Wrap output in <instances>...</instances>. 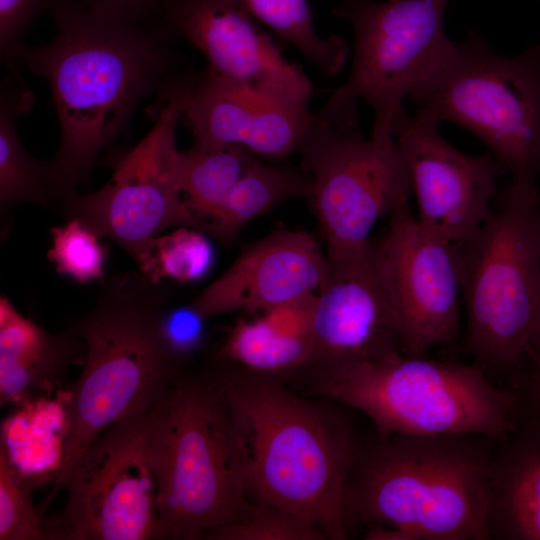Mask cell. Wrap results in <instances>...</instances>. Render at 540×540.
Segmentation results:
<instances>
[{
	"mask_svg": "<svg viewBox=\"0 0 540 540\" xmlns=\"http://www.w3.org/2000/svg\"><path fill=\"white\" fill-rule=\"evenodd\" d=\"M297 150L311 180L308 200L326 240L328 262L366 253L376 223L409 205L413 196L394 135L365 139L357 126L313 118Z\"/></svg>",
	"mask_w": 540,
	"mask_h": 540,
	"instance_id": "obj_10",
	"label": "cell"
},
{
	"mask_svg": "<svg viewBox=\"0 0 540 540\" xmlns=\"http://www.w3.org/2000/svg\"><path fill=\"white\" fill-rule=\"evenodd\" d=\"M205 232L180 226L156 237L136 263L152 282L172 279L184 283L201 279L211 268L214 252Z\"/></svg>",
	"mask_w": 540,
	"mask_h": 540,
	"instance_id": "obj_26",
	"label": "cell"
},
{
	"mask_svg": "<svg viewBox=\"0 0 540 540\" xmlns=\"http://www.w3.org/2000/svg\"><path fill=\"white\" fill-rule=\"evenodd\" d=\"M535 370H536L535 380L537 382V392H538L539 399H540V364L535 365Z\"/></svg>",
	"mask_w": 540,
	"mask_h": 540,
	"instance_id": "obj_34",
	"label": "cell"
},
{
	"mask_svg": "<svg viewBox=\"0 0 540 540\" xmlns=\"http://www.w3.org/2000/svg\"><path fill=\"white\" fill-rule=\"evenodd\" d=\"M151 413L114 422L80 454L63 481L66 505L47 528L51 539H157V487L148 452Z\"/></svg>",
	"mask_w": 540,
	"mask_h": 540,
	"instance_id": "obj_12",
	"label": "cell"
},
{
	"mask_svg": "<svg viewBox=\"0 0 540 540\" xmlns=\"http://www.w3.org/2000/svg\"><path fill=\"white\" fill-rule=\"evenodd\" d=\"M51 539L31 498L28 481L15 467L10 451L0 444V540Z\"/></svg>",
	"mask_w": 540,
	"mask_h": 540,
	"instance_id": "obj_28",
	"label": "cell"
},
{
	"mask_svg": "<svg viewBox=\"0 0 540 540\" xmlns=\"http://www.w3.org/2000/svg\"><path fill=\"white\" fill-rule=\"evenodd\" d=\"M235 145L193 141L179 152V181L189 210L206 228L220 212L231 190L255 159Z\"/></svg>",
	"mask_w": 540,
	"mask_h": 540,
	"instance_id": "obj_23",
	"label": "cell"
},
{
	"mask_svg": "<svg viewBox=\"0 0 540 540\" xmlns=\"http://www.w3.org/2000/svg\"><path fill=\"white\" fill-rule=\"evenodd\" d=\"M169 296L162 281L118 273L72 326L84 342L85 356L66 410L49 500L97 436L122 418L151 412L180 373L181 360L163 331Z\"/></svg>",
	"mask_w": 540,
	"mask_h": 540,
	"instance_id": "obj_3",
	"label": "cell"
},
{
	"mask_svg": "<svg viewBox=\"0 0 540 540\" xmlns=\"http://www.w3.org/2000/svg\"><path fill=\"white\" fill-rule=\"evenodd\" d=\"M317 368L318 393L364 413L381 438L502 437L514 428V396L491 382L477 364L394 349Z\"/></svg>",
	"mask_w": 540,
	"mask_h": 540,
	"instance_id": "obj_6",
	"label": "cell"
},
{
	"mask_svg": "<svg viewBox=\"0 0 540 540\" xmlns=\"http://www.w3.org/2000/svg\"><path fill=\"white\" fill-rule=\"evenodd\" d=\"M440 124L403 108L393 135L406 162L418 221L431 232L457 243L491 216L503 168L490 153L470 155L451 145Z\"/></svg>",
	"mask_w": 540,
	"mask_h": 540,
	"instance_id": "obj_14",
	"label": "cell"
},
{
	"mask_svg": "<svg viewBox=\"0 0 540 540\" xmlns=\"http://www.w3.org/2000/svg\"><path fill=\"white\" fill-rule=\"evenodd\" d=\"M257 23L268 28L298 50L318 71L333 77L343 68L349 54L346 41L321 36L315 29L307 0H233Z\"/></svg>",
	"mask_w": 540,
	"mask_h": 540,
	"instance_id": "obj_24",
	"label": "cell"
},
{
	"mask_svg": "<svg viewBox=\"0 0 540 540\" xmlns=\"http://www.w3.org/2000/svg\"><path fill=\"white\" fill-rule=\"evenodd\" d=\"M494 468L493 534L501 526L510 536L540 540V453Z\"/></svg>",
	"mask_w": 540,
	"mask_h": 540,
	"instance_id": "obj_25",
	"label": "cell"
},
{
	"mask_svg": "<svg viewBox=\"0 0 540 540\" xmlns=\"http://www.w3.org/2000/svg\"><path fill=\"white\" fill-rule=\"evenodd\" d=\"M374 259L400 350L425 356L460 331L461 283L454 244L428 230L406 205L389 216Z\"/></svg>",
	"mask_w": 540,
	"mask_h": 540,
	"instance_id": "obj_13",
	"label": "cell"
},
{
	"mask_svg": "<svg viewBox=\"0 0 540 540\" xmlns=\"http://www.w3.org/2000/svg\"><path fill=\"white\" fill-rule=\"evenodd\" d=\"M216 379L240 437L248 493L302 516L327 539H345L354 457L347 425L269 378L224 373Z\"/></svg>",
	"mask_w": 540,
	"mask_h": 540,
	"instance_id": "obj_2",
	"label": "cell"
},
{
	"mask_svg": "<svg viewBox=\"0 0 540 540\" xmlns=\"http://www.w3.org/2000/svg\"><path fill=\"white\" fill-rule=\"evenodd\" d=\"M204 321L189 304L179 309L166 310L163 318L164 335L180 360L199 343Z\"/></svg>",
	"mask_w": 540,
	"mask_h": 540,
	"instance_id": "obj_31",
	"label": "cell"
},
{
	"mask_svg": "<svg viewBox=\"0 0 540 540\" xmlns=\"http://www.w3.org/2000/svg\"><path fill=\"white\" fill-rule=\"evenodd\" d=\"M33 103L22 69L7 70L0 88V212L4 218L21 203L51 206L49 161L30 155L17 134V120Z\"/></svg>",
	"mask_w": 540,
	"mask_h": 540,
	"instance_id": "obj_20",
	"label": "cell"
},
{
	"mask_svg": "<svg viewBox=\"0 0 540 540\" xmlns=\"http://www.w3.org/2000/svg\"><path fill=\"white\" fill-rule=\"evenodd\" d=\"M473 435L392 436L354 457L346 513L408 540H484L493 534L494 464Z\"/></svg>",
	"mask_w": 540,
	"mask_h": 540,
	"instance_id": "obj_4",
	"label": "cell"
},
{
	"mask_svg": "<svg viewBox=\"0 0 540 540\" xmlns=\"http://www.w3.org/2000/svg\"><path fill=\"white\" fill-rule=\"evenodd\" d=\"M416 114L461 126L479 139L512 181L540 175V43L496 53L470 31L442 68L410 97Z\"/></svg>",
	"mask_w": 540,
	"mask_h": 540,
	"instance_id": "obj_8",
	"label": "cell"
},
{
	"mask_svg": "<svg viewBox=\"0 0 540 540\" xmlns=\"http://www.w3.org/2000/svg\"><path fill=\"white\" fill-rule=\"evenodd\" d=\"M327 264L312 304L311 364L350 362L400 350L373 243L359 257Z\"/></svg>",
	"mask_w": 540,
	"mask_h": 540,
	"instance_id": "obj_18",
	"label": "cell"
},
{
	"mask_svg": "<svg viewBox=\"0 0 540 540\" xmlns=\"http://www.w3.org/2000/svg\"><path fill=\"white\" fill-rule=\"evenodd\" d=\"M174 98L193 141L239 146L256 158L284 161L311 125L310 107L277 100L210 68L179 71L156 95Z\"/></svg>",
	"mask_w": 540,
	"mask_h": 540,
	"instance_id": "obj_15",
	"label": "cell"
},
{
	"mask_svg": "<svg viewBox=\"0 0 540 540\" xmlns=\"http://www.w3.org/2000/svg\"><path fill=\"white\" fill-rule=\"evenodd\" d=\"M447 2L341 0L333 14L352 27V68L314 118L357 125V103L363 100L375 114L372 134L393 135L404 99L436 75L455 47L443 27Z\"/></svg>",
	"mask_w": 540,
	"mask_h": 540,
	"instance_id": "obj_9",
	"label": "cell"
},
{
	"mask_svg": "<svg viewBox=\"0 0 540 540\" xmlns=\"http://www.w3.org/2000/svg\"><path fill=\"white\" fill-rule=\"evenodd\" d=\"M108 11L133 21L155 18L157 0H94Z\"/></svg>",
	"mask_w": 540,
	"mask_h": 540,
	"instance_id": "obj_32",
	"label": "cell"
},
{
	"mask_svg": "<svg viewBox=\"0 0 540 540\" xmlns=\"http://www.w3.org/2000/svg\"><path fill=\"white\" fill-rule=\"evenodd\" d=\"M219 355L260 375L284 372L311 364L312 336L295 313L276 308L237 321Z\"/></svg>",
	"mask_w": 540,
	"mask_h": 540,
	"instance_id": "obj_21",
	"label": "cell"
},
{
	"mask_svg": "<svg viewBox=\"0 0 540 540\" xmlns=\"http://www.w3.org/2000/svg\"><path fill=\"white\" fill-rule=\"evenodd\" d=\"M55 37L26 45L21 64L49 84L60 141L49 160L51 206L89 180L100 154L129 132L137 106L183 69L177 34L157 18L120 17L94 0H58Z\"/></svg>",
	"mask_w": 540,
	"mask_h": 540,
	"instance_id": "obj_1",
	"label": "cell"
},
{
	"mask_svg": "<svg viewBox=\"0 0 540 540\" xmlns=\"http://www.w3.org/2000/svg\"><path fill=\"white\" fill-rule=\"evenodd\" d=\"M527 357L531 358L534 365L540 364V287L535 324L527 352Z\"/></svg>",
	"mask_w": 540,
	"mask_h": 540,
	"instance_id": "obj_33",
	"label": "cell"
},
{
	"mask_svg": "<svg viewBox=\"0 0 540 540\" xmlns=\"http://www.w3.org/2000/svg\"><path fill=\"white\" fill-rule=\"evenodd\" d=\"M213 540H323L326 535L302 516L281 506L245 502L229 523L208 531Z\"/></svg>",
	"mask_w": 540,
	"mask_h": 540,
	"instance_id": "obj_27",
	"label": "cell"
},
{
	"mask_svg": "<svg viewBox=\"0 0 540 540\" xmlns=\"http://www.w3.org/2000/svg\"><path fill=\"white\" fill-rule=\"evenodd\" d=\"M154 125L113 161L110 180L99 190L76 189L55 204L67 220H77L100 238H109L137 263L148 245L170 228L202 224L187 207L179 181L176 129L182 109L174 98L149 109Z\"/></svg>",
	"mask_w": 540,
	"mask_h": 540,
	"instance_id": "obj_11",
	"label": "cell"
},
{
	"mask_svg": "<svg viewBox=\"0 0 540 540\" xmlns=\"http://www.w3.org/2000/svg\"><path fill=\"white\" fill-rule=\"evenodd\" d=\"M157 539L190 540L231 522L247 501L240 437L216 376L174 379L152 410Z\"/></svg>",
	"mask_w": 540,
	"mask_h": 540,
	"instance_id": "obj_5",
	"label": "cell"
},
{
	"mask_svg": "<svg viewBox=\"0 0 540 540\" xmlns=\"http://www.w3.org/2000/svg\"><path fill=\"white\" fill-rule=\"evenodd\" d=\"M100 237L77 220L51 229L50 261L56 270L79 283L103 280L106 250Z\"/></svg>",
	"mask_w": 540,
	"mask_h": 540,
	"instance_id": "obj_29",
	"label": "cell"
},
{
	"mask_svg": "<svg viewBox=\"0 0 540 540\" xmlns=\"http://www.w3.org/2000/svg\"><path fill=\"white\" fill-rule=\"evenodd\" d=\"M155 18L198 49L215 73L309 107L314 93L310 79L233 0H157Z\"/></svg>",
	"mask_w": 540,
	"mask_h": 540,
	"instance_id": "obj_16",
	"label": "cell"
},
{
	"mask_svg": "<svg viewBox=\"0 0 540 540\" xmlns=\"http://www.w3.org/2000/svg\"><path fill=\"white\" fill-rule=\"evenodd\" d=\"M327 269L326 254L309 233L276 231L246 247L189 305L205 320L265 312L315 294Z\"/></svg>",
	"mask_w": 540,
	"mask_h": 540,
	"instance_id": "obj_17",
	"label": "cell"
},
{
	"mask_svg": "<svg viewBox=\"0 0 540 540\" xmlns=\"http://www.w3.org/2000/svg\"><path fill=\"white\" fill-rule=\"evenodd\" d=\"M466 311L465 348L507 371L527 357L540 287V188L510 180L488 220L453 243Z\"/></svg>",
	"mask_w": 540,
	"mask_h": 540,
	"instance_id": "obj_7",
	"label": "cell"
},
{
	"mask_svg": "<svg viewBox=\"0 0 540 540\" xmlns=\"http://www.w3.org/2000/svg\"><path fill=\"white\" fill-rule=\"evenodd\" d=\"M85 345L71 328L50 333L0 297V403L20 402L33 392L52 391L70 365L81 362Z\"/></svg>",
	"mask_w": 540,
	"mask_h": 540,
	"instance_id": "obj_19",
	"label": "cell"
},
{
	"mask_svg": "<svg viewBox=\"0 0 540 540\" xmlns=\"http://www.w3.org/2000/svg\"><path fill=\"white\" fill-rule=\"evenodd\" d=\"M278 162L255 158L228 195L218 215L208 223L206 233L232 242L250 222L280 203L293 198L308 199L311 180L299 171Z\"/></svg>",
	"mask_w": 540,
	"mask_h": 540,
	"instance_id": "obj_22",
	"label": "cell"
},
{
	"mask_svg": "<svg viewBox=\"0 0 540 540\" xmlns=\"http://www.w3.org/2000/svg\"><path fill=\"white\" fill-rule=\"evenodd\" d=\"M58 0H0V56L7 70L22 69L25 34L41 14L52 11Z\"/></svg>",
	"mask_w": 540,
	"mask_h": 540,
	"instance_id": "obj_30",
	"label": "cell"
}]
</instances>
